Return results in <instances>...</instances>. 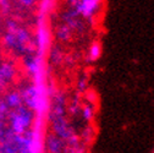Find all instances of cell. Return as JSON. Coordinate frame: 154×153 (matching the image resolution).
Returning a JSON list of instances; mask_svg holds the SVG:
<instances>
[{"instance_id": "4fadbf2b", "label": "cell", "mask_w": 154, "mask_h": 153, "mask_svg": "<svg viewBox=\"0 0 154 153\" xmlns=\"http://www.w3.org/2000/svg\"><path fill=\"white\" fill-rule=\"evenodd\" d=\"M47 56H48V61H49L50 65L57 66V65L64 63L65 53L59 45H53L51 44V47L49 48V50L47 53Z\"/></svg>"}, {"instance_id": "277c9868", "label": "cell", "mask_w": 154, "mask_h": 153, "mask_svg": "<svg viewBox=\"0 0 154 153\" xmlns=\"http://www.w3.org/2000/svg\"><path fill=\"white\" fill-rule=\"evenodd\" d=\"M22 67L25 72L31 77L32 82H43L47 81V66L44 56L37 54V53H29L25 56H22Z\"/></svg>"}, {"instance_id": "3957f363", "label": "cell", "mask_w": 154, "mask_h": 153, "mask_svg": "<svg viewBox=\"0 0 154 153\" xmlns=\"http://www.w3.org/2000/svg\"><path fill=\"white\" fill-rule=\"evenodd\" d=\"M34 121V113L25 105H21L16 109L10 110L8 118L9 129L16 135H22L28 131Z\"/></svg>"}, {"instance_id": "6da1fadb", "label": "cell", "mask_w": 154, "mask_h": 153, "mask_svg": "<svg viewBox=\"0 0 154 153\" xmlns=\"http://www.w3.org/2000/svg\"><path fill=\"white\" fill-rule=\"evenodd\" d=\"M2 44L5 50L17 56L34 53L33 34L14 18H8L4 22Z\"/></svg>"}, {"instance_id": "52a82bcc", "label": "cell", "mask_w": 154, "mask_h": 153, "mask_svg": "<svg viewBox=\"0 0 154 153\" xmlns=\"http://www.w3.org/2000/svg\"><path fill=\"white\" fill-rule=\"evenodd\" d=\"M102 3L98 0H75L71 9H75L85 21H91L98 15Z\"/></svg>"}, {"instance_id": "7c38bea8", "label": "cell", "mask_w": 154, "mask_h": 153, "mask_svg": "<svg viewBox=\"0 0 154 153\" xmlns=\"http://www.w3.org/2000/svg\"><path fill=\"white\" fill-rule=\"evenodd\" d=\"M3 101L5 102V104L8 105V108H9L10 110L16 109V108H18V107L23 105L22 95H21L20 89H11V91H9V92L4 95Z\"/></svg>"}, {"instance_id": "7402d4cb", "label": "cell", "mask_w": 154, "mask_h": 153, "mask_svg": "<svg viewBox=\"0 0 154 153\" xmlns=\"http://www.w3.org/2000/svg\"><path fill=\"white\" fill-rule=\"evenodd\" d=\"M92 126H86L85 130L82 131V139H85L86 141L91 140L92 139Z\"/></svg>"}, {"instance_id": "8992f818", "label": "cell", "mask_w": 154, "mask_h": 153, "mask_svg": "<svg viewBox=\"0 0 154 153\" xmlns=\"http://www.w3.org/2000/svg\"><path fill=\"white\" fill-rule=\"evenodd\" d=\"M50 124L51 132L55 133L56 136H59L61 140L65 141V143L80 141L79 135L76 133L73 127L71 126L70 121L67 120L66 115H56V117H50L47 119Z\"/></svg>"}, {"instance_id": "5bb4252c", "label": "cell", "mask_w": 154, "mask_h": 153, "mask_svg": "<svg viewBox=\"0 0 154 153\" xmlns=\"http://www.w3.org/2000/svg\"><path fill=\"white\" fill-rule=\"evenodd\" d=\"M103 54V47L102 43L98 41H94L89 44L88 49H87V54H86V60L88 63H95L102 58Z\"/></svg>"}, {"instance_id": "e0dca14e", "label": "cell", "mask_w": 154, "mask_h": 153, "mask_svg": "<svg viewBox=\"0 0 154 153\" xmlns=\"http://www.w3.org/2000/svg\"><path fill=\"white\" fill-rule=\"evenodd\" d=\"M81 101L79 97H73L71 99L67 101V107H66V113L71 114V115L76 117L80 114V109H81Z\"/></svg>"}, {"instance_id": "9a60e30c", "label": "cell", "mask_w": 154, "mask_h": 153, "mask_svg": "<svg viewBox=\"0 0 154 153\" xmlns=\"http://www.w3.org/2000/svg\"><path fill=\"white\" fill-rule=\"evenodd\" d=\"M55 36H56V39L61 42V43H66L72 39V36H73V32L72 30L66 26L65 23H60L59 26L56 27V31H55Z\"/></svg>"}, {"instance_id": "603a6c76", "label": "cell", "mask_w": 154, "mask_h": 153, "mask_svg": "<svg viewBox=\"0 0 154 153\" xmlns=\"http://www.w3.org/2000/svg\"><path fill=\"white\" fill-rule=\"evenodd\" d=\"M16 3L22 5L23 8H31L37 3V0H16Z\"/></svg>"}, {"instance_id": "2e32d148", "label": "cell", "mask_w": 154, "mask_h": 153, "mask_svg": "<svg viewBox=\"0 0 154 153\" xmlns=\"http://www.w3.org/2000/svg\"><path fill=\"white\" fill-rule=\"evenodd\" d=\"M80 115L82 117V119L87 123H92V120L94 119L95 115V109L94 105L88 102V103H82L81 104V109H80Z\"/></svg>"}, {"instance_id": "8fae6325", "label": "cell", "mask_w": 154, "mask_h": 153, "mask_svg": "<svg viewBox=\"0 0 154 153\" xmlns=\"http://www.w3.org/2000/svg\"><path fill=\"white\" fill-rule=\"evenodd\" d=\"M65 149V141L56 136L51 131L44 135V152L45 153H63Z\"/></svg>"}, {"instance_id": "5b68a950", "label": "cell", "mask_w": 154, "mask_h": 153, "mask_svg": "<svg viewBox=\"0 0 154 153\" xmlns=\"http://www.w3.org/2000/svg\"><path fill=\"white\" fill-rule=\"evenodd\" d=\"M33 43H34V53L44 56L51 47V32L47 23V16L41 15L38 16L35 31L33 34Z\"/></svg>"}, {"instance_id": "ba28073f", "label": "cell", "mask_w": 154, "mask_h": 153, "mask_svg": "<svg viewBox=\"0 0 154 153\" xmlns=\"http://www.w3.org/2000/svg\"><path fill=\"white\" fill-rule=\"evenodd\" d=\"M67 95L64 91L55 89L50 95V108L48 113V118L56 115H66V107H67Z\"/></svg>"}, {"instance_id": "d6986e66", "label": "cell", "mask_w": 154, "mask_h": 153, "mask_svg": "<svg viewBox=\"0 0 154 153\" xmlns=\"http://www.w3.org/2000/svg\"><path fill=\"white\" fill-rule=\"evenodd\" d=\"M53 3H54V0H42L39 4V14L47 16L53 6Z\"/></svg>"}, {"instance_id": "9c48e42d", "label": "cell", "mask_w": 154, "mask_h": 153, "mask_svg": "<svg viewBox=\"0 0 154 153\" xmlns=\"http://www.w3.org/2000/svg\"><path fill=\"white\" fill-rule=\"evenodd\" d=\"M21 143V135H16L9 126L0 129V145L6 153H18Z\"/></svg>"}, {"instance_id": "ac0fdd59", "label": "cell", "mask_w": 154, "mask_h": 153, "mask_svg": "<svg viewBox=\"0 0 154 153\" xmlns=\"http://www.w3.org/2000/svg\"><path fill=\"white\" fill-rule=\"evenodd\" d=\"M10 109L5 104L3 99H0V129H4L8 126V118H9Z\"/></svg>"}, {"instance_id": "7a4b0ae2", "label": "cell", "mask_w": 154, "mask_h": 153, "mask_svg": "<svg viewBox=\"0 0 154 153\" xmlns=\"http://www.w3.org/2000/svg\"><path fill=\"white\" fill-rule=\"evenodd\" d=\"M44 124L45 120L34 117L32 127L21 135L18 153H44Z\"/></svg>"}, {"instance_id": "cb8c5ba5", "label": "cell", "mask_w": 154, "mask_h": 153, "mask_svg": "<svg viewBox=\"0 0 154 153\" xmlns=\"http://www.w3.org/2000/svg\"><path fill=\"white\" fill-rule=\"evenodd\" d=\"M2 25H3V15L0 14V27H2Z\"/></svg>"}, {"instance_id": "ffe728a7", "label": "cell", "mask_w": 154, "mask_h": 153, "mask_svg": "<svg viewBox=\"0 0 154 153\" xmlns=\"http://www.w3.org/2000/svg\"><path fill=\"white\" fill-rule=\"evenodd\" d=\"M11 11V0H0V14L3 16Z\"/></svg>"}, {"instance_id": "d4e9b609", "label": "cell", "mask_w": 154, "mask_h": 153, "mask_svg": "<svg viewBox=\"0 0 154 153\" xmlns=\"http://www.w3.org/2000/svg\"><path fill=\"white\" fill-rule=\"evenodd\" d=\"M0 153H6V152L4 151V148L2 147V145H0Z\"/></svg>"}, {"instance_id": "30bf717a", "label": "cell", "mask_w": 154, "mask_h": 153, "mask_svg": "<svg viewBox=\"0 0 154 153\" xmlns=\"http://www.w3.org/2000/svg\"><path fill=\"white\" fill-rule=\"evenodd\" d=\"M61 22L69 26L72 32H83L86 28V21L77 14L75 9L67 8L63 14H61Z\"/></svg>"}, {"instance_id": "44dd1931", "label": "cell", "mask_w": 154, "mask_h": 153, "mask_svg": "<svg viewBox=\"0 0 154 153\" xmlns=\"http://www.w3.org/2000/svg\"><path fill=\"white\" fill-rule=\"evenodd\" d=\"M87 88H88V80L86 77L79 79V81H77V89H79V92H85L87 91Z\"/></svg>"}]
</instances>
